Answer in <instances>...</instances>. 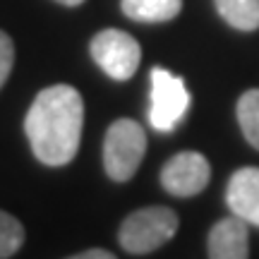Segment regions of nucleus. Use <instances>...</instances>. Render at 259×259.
Masks as SVG:
<instances>
[{
    "instance_id": "nucleus-1",
    "label": "nucleus",
    "mask_w": 259,
    "mask_h": 259,
    "mask_svg": "<svg viewBox=\"0 0 259 259\" xmlns=\"http://www.w3.org/2000/svg\"><path fill=\"white\" fill-rule=\"evenodd\" d=\"M82 125V94L70 84H53L38 92L24 120L31 151L46 166H65L77 156Z\"/></svg>"
},
{
    "instance_id": "nucleus-2",
    "label": "nucleus",
    "mask_w": 259,
    "mask_h": 259,
    "mask_svg": "<svg viewBox=\"0 0 259 259\" xmlns=\"http://www.w3.org/2000/svg\"><path fill=\"white\" fill-rule=\"evenodd\" d=\"M147 151V135L137 120L120 118L106 132L103 139V168L115 183H127L137 173Z\"/></svg>"
},
{
    "instance_id": "nucleus-3",
    "label": "nucleus",
    "mask_w": 259,
    "mask_h": 259,
    "mask_svg": "<svg viewBox=\"0 0 259 259\" xmlns=\"http://www.w3.org/2000/svg\"><path fill=\"white\" fill-rule=\"evenodd\" d=\"M178 231V213L166 206H147L132 211L120 226L122 250L149 254L166 245Z\"/></svg>"
},
{
    "instance_id": "nucleus-4",
    "label": "nucleus",
    "mask_w": 259,
    "mask_h": 259,
    "mask_svg": "<svg viewBox=\"0 0 259 259\" xmlns=\"http://www.w3.org/2000/svg\"><path fill=\"white\" fill-rule=\"evenodd\" d=\"M190 108V92L185 82L170 70L154 67L151 70V108L149 122L158 132H170L180 125Z\"/></svg>"
},
{
    "instance_id": "nucleus-5",
    "label": "nucleus",
    "mask_w": 259,
    "mask_h": 259,
    "mask_svg": "<svg viewBox=\"0 0 259 259\" xmlns=\"http://www.w3.org/2000/svg\"><path fill=\"white\" fill-rule=\"evenodd\" d=\"M89 51H92L94 63L118 82L130 79L137 72L139 60H142V48H139L137 38H132L127 31H120V29L99 31L92 38Z\"/></svg>"
},
{
    "instance_id": "nucleus-6",
    "label": "nucleus",
    "mask_w": 259,
    "mask_h": 259,
    "mask_svg": "<svg viewBox=\"0 0 259 259\" xmlns=\"http://www.w3.org/2000/svg\"><path fill=\"white\" fill-rule=\"evenodd\" d=\"M211 166L197 151H180L161 170V185L176 197H194L209 185Z\"/></svg>"
},
{
    "instance_id": "nucleus-7",
    "label": "nucleus",
    "mask_w": 259,
    "mask_h": 259,
    "mask_svg": "<svg viewBox=\"0 0 259 259\" xmlns=\"http://www.w3.org/2000/svg\"><path fill=\"white\" fill-rule=\"evenodd\" d=\"M209 259H247L250 257V233L247 223L235 213L221 221L209 231Z\"/></svg>"
},
{
    "instance_id": "nucleus-8",
    "label": "nucleus",
    "mask_w": 259,
    "mask_h": 259,
    "mask_svg": "<svg viewBox=\"0 0 259 259\" xmlns=\"http://www.w3.org/2000/svg\"><path fill=\"white\" fill-rule=\"evenodd\" d=\"M226 202L245 223L259 226V168H240L228 180Z\"/></svg>"
},
{
    "instance_id": "nucleus-9",
    "label": "nucleus",
    "mask_w": 259,
    "mask_h": 259,
    "mask_svg": "<svg viewBox=\"0 0 259 259\" xmlns=\"http://www.w3.org/2000/svg\"><path fill=\"white\" fill-rule=\"evenodd\" d=\"M180 10L183 0H122V12L135 22H170Z\"/></svg>"
},
{
    "instance_id": "nucleus-10",
    "label": "nucleus",
    "mask_w": 259,
    "mask_h": 259,
    "mask_svg": "<svg viewBox=\"0 0 259 259\" xmlns=\"http://www.w3.org/2000/svg\"><path fill=\"white\" fill-rule=\"evenodd\" d=\"M216 10L233 29L254 31L259 29V0H213Z\"/></svg>"
},
{
    "instance_id": "nucleus-11",
    "label": "nucleus",
    "mask_w": 259,
    "mask_h": 259,
    "mask_svg": "<svg viewBox=\"0 0 259 259\" xmlns=\"http://www.w3.org/2000/svg\"><path fill=\"white\" fill-rule=\"evenodd\" d=\"M238 122L242 135L259 151V89H250L238 101Z\"/></svg>"
},
{
    "instance_id": "nucleus-12",
    "label": "nucleus",
    "mask_w": 259,
    "mask_h": 259,
    "mask_svg": "<svg viewBox=\"0 0 259 259\" xmlns=\"http://www.w3.org/2000/svg\"><path fill=\"white\" fill-rule=\"evenodd\" d=\"M24 242V226L10 216L8 211H0V259L12 257Z\"/></svg>"
},
{
    "instance_id": "nucleus-13",
    "label": "nucleus",
    "mask_w": 259,
    "mask_h": 259,
    "mask_svg": "<svg viewBox=\"0 0 259 259\" xmlns=\"http://www.w3.org/2000/svg\"><path fill=\"white\" fill-rule=\"evenodd\" d=\"M12 65H15V44L5 31H0V87L8 82Z\"/></svg>"
},
{
    "instance_id": "nucleus-14",
    "label": "nucleus",
    "mask_w": 259,
    "mask_h": 259,
    "mask_svg": "<svg viewBox=\"0 0 259 259\" xmlns=\"http://www.w3.org/2000/svg\"><path fill=\"white\" fill-rule=\"evenodd\" d=\"M67 259H115V257L106 250H87V252H79V254L67 257Z\"/></svg>"
},
{
    "instance_id": "nucleus-15",
    "label": "nucleus",
    "mask_w": 259,
    "mask_h": 259,
    "mask_svg": "<svg viewBox=\"0 0 259 259\" xmlns=\"http://www.w3.org/2000/svg\"><path fill=\"white\" fill-rule=\"evenodd\" d=\"M60 5H67V8H74V5H82L84 0H58Z\"/></svg>"
}]
</instances>
